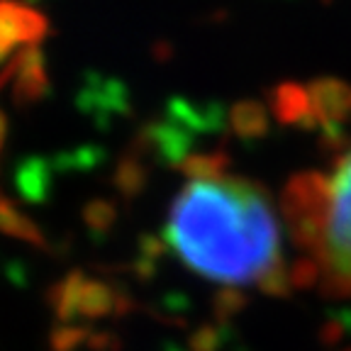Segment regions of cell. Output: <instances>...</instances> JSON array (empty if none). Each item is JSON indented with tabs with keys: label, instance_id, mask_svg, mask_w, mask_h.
Instances as JSON below:
<instances>
[{
	"label": "cell",
	"instance_id": "1",
	"mask_svg": "<svg viewBox=\"0 0 351 351\" xmlns=\"http://www.w3.org/2000/svg\"><path fill=\"white\" fill-rule=\"evenodd\" d=\"M171 247L195 274L225 285L280 291L283 256L274 205L244 178L195 173L171 205Z\"/></svg>",
	"mask_w": 351,
	"mask_h": 351
},
{
	"label": "cell",
	"instance_id": "2",
	"mask_svg": "<svg viewBox=\"0 0 351 351\" xmlns=\"http://www.w3.org/2000/svg\"><path fill=\"white\" fill-rule=\"evenodd\" d=\"M298 247L329 295H351V152L329 176H298L283 197Z\"/></svg>",
	"mask_w": 351,
	"mask_h": 351
},
{
	"label": "cell",
	"instance_id": "3",
	"mask_svg": "<svg viewBox=\"0 0 351 351\" xmlns=\"http://www.w3.org/2000/svg\"><path fill=\"white\" fill-rule=\"evenodd\" d=\"M10 86L12 103L17 108H29L39 103L49 90V76L47 64L39 47H25L15 54L0 71V90Z\"/></svg>",
	"mask_w": 351,
	"mask_h": 351
},
{
	"label": "cell",
	"instance_id": "4",
	"mask_svg": "<svg viewBox=\"0 0 351 351\" xmlns=\"http://www.w3.org/2000/svg\"><path fill=\"white\" fill-rule=\"evenodd\" d=\"M49 34V22L34 8L17 0H0V66L12 59L20 47H39Z\"/></svg>",
	"mask_w": 351,
	"mask_h": 351
},
{
	"label": "cell",
	"instance_id": "5",
	"mask_svg": "<svg viewBox=\"0 0 351 351\" xmlns=\"http://www.w3.org/2000/svg\"><path fill=\"white\" fill-rule=\"evenodd\" d=\"M15 188L27 203H42L49 193V169L42 159H25L15 169Z\"/></svg>",
	"mask_w": 351,
	"mask_h": 351
},
{
	"label": "cell",
	"instance_id": "6",
	"mask_svg": "<svg viewBox=\"0 0 351 351\" xmlns=\"http://www.w3.org/2000/svg\"><path fill=\"white\" fill-rule=\"evenodd\" d=\"M0 232L12 239L27 241V244H34V247H42L44 237L39 232V227L34 225L32 219L25 213L15 208L12 200H8L5 195H0Z\"/></svg>",
	"mask_w": 351,
	"mask_h": 351
},
{
	"label": "cell",
	"instance_id": "7",
	"mask_svg": "<svg viewBox=\"0 0 351 351\" xmlns=\"http://www.w3.org/2000/svg\"><path fill=\"white\" fill-rule=\"evenodd\" d=\"M8 115L0 110V154H3V147H5V139H8Z\"/></svg>",
	"mask_w": 351,
	"mask_h": 351
}]
</instances>
